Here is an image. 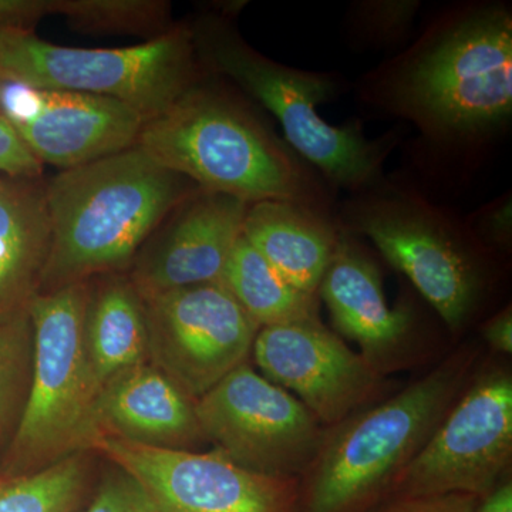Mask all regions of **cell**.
<instances>
[{
  "label": "cell",
  "instance_id": "7",
  "mask_svg": "<svg viewBox=\"0 0 512 512\" xmlns=\"http://www.w3.org/2000/svg\"><path fill=\"white\" fill-rule=\"evenodd\" d=\"M463 370L447 365L342 426L322 441L308 512H345L400 474L446 416Z\"/></svg>",
  "mask_w": 512,
  "mask_h": 512
},
{
  "label": "cell",
  "instance_id": "1",
  "mask_svg": "<svg viewBox=\"0 0 512 512\" xmlns=\"http://www.w3.org/2000/svg\"><path fill=\"white\" fill-rule=\"evenodd\" d=\"M360 97L413 121L437 144L484 141L512 117V15L501 3L454 6L409 49L367 74Z\"/></svg>",
  "mask_w": 512,
  "mask_h": 512
},
{
  "label": "cell",
  "instance_id": "20",
  "mask_svg": "<svg viewBox=\"0 0 512 512\" xmlns=\"http://www.w3.org/2000/svg\"><path fill=\"white\" fill-rule=\"evenodd\" d=\"M148 342L146 309L136 289L116 282L89 299L87 355L100 390L114 377L140 366Z\"/></svg>",
  "mask_w": 512,
  "mask_h": 512
},
{
  "label": "cell",
  "instance_id": "5",
  "mask_svg": "<svg viewBox=\"0 0 512 512\" xmlns=\"http://www.w3.org/2000/svg\"><path fill=\"white\" fill-rule=\"evenodd\" d=\"M335 218L349 234L369 238L448 328H463L476 312L484 291L483 244L467 221L386 178L353 194Z\"/></svg>",
  "mask_w": 512,
  "mask_h": 512
},
{
  "label": "cell",
  "instance_id": "24",
  "mask_svg": "<svg viewBox=\"0 0 512 512\" xmlns=\"http://www.w3.org/2000/svg\"><path fill=\"white\" fill-rule=\"evenodd\" d=\"M419 8L414 0L356 2L348 15L350 35L369 46H399L409 36Z\"/></svg>",
  "mask_w": 512,
  "mask_h": 512
},
{
  "label": "cell",
  "instance_id": "19",
  "mask_svg": "<svg viewBox=\"0 0 512 512\" xmlns=\"http://www.w3.org/2000/svg\"><path fill=\"white\" fill-rule=\"evenodd\" d=\"M45 187L28 178H0V316L36 295L50 251Z\"/></svg>",
  "mask_w": 512,
  "mask_h": 512
},
{
  "label": "cell",
  "instance_id": "13",
  "mask_svg": "<svg viewBox=\"0 0 512 512\" xmlns=\"http://www.w3.org/2000/svg\"><path fill=\"white\" fill-rule=\"evenodd\" d=\"M0 114L42 164L70 170L137 144L143 117L119 100L0 77Z\"/></svg>",
  "mask_w": 512,
  "mask_h": 512
},
{
  "label": "cell",
  "instance_id": "25",
  "mask_svg": "<svg viewBox=\"0 0 512 512\" xmlns=\"http://www.w3.org/2000/svg\"><path fill=\"white\" fill-rule=\"evenodd\" d=\"M83 512H160L146 490L128 474L106 481L92 504Z\"/></svg>",
  "mask_w": 512,
  "mask_h": 512
},
{
  "label": "cell",
  "instance_id": "30",
  "mask_svg": "<svg viewBox=\"0 0 512 512\" xmlns=\"http://www.w3.org/2000/svg\"><path fill=\"white\" fill-rule=\"evenodd\" d=\"M485 343L501 355L512 353V312L511 306L497 313L483 326Z\"/></svg>",
  "mask_w": 512,
  "mask_h": 512
},
{
  "label": "cell",
  "instance_id": "9",
  "mask_svg": "<svg viewBox=\"0 0 512 512\" xmlns=\"http://www.w3.org/2000/svg\"><path fill=\"white\" fill-rule=\"evenodd\" d=\"M194 410L201 433L224 456L264 476L291 478L322 446L319 420L245 362L202 394Z\"/></svg>",
  "mask_w": 512,
  "mask_h": 512
},
{
  "label": "cell",
  "instance_id": "27",
  "mask_svg": "<svg viewBox=\"0 0 512 512\" xmlns=\"http://www.w3.org/2000/svg\"><path fill=\"white\" fill-rule=\"evenodd\" d=\"M42 171L43 164L30 153L15 128L0 114V173L8 178L37 180Z\"/></svg>",
  "mask_w": 512,
  "mask_h": 512
},
{
  "label": "cell",
  "instance_id": "18",
  "mask_svg": "<svg viewBox=\"0 0 512 512\" xmlns=\"http://www.w3.org/2000/svg\"><path fill=\"white\" fill-rule=\"evenodd\" d=\"M94 426H109L120 439L168 447L201 433L194 406L170 377L137 366L114 377L101 390Z\"/></svg>",
  "mask_w": 512,
  "mask_h": 512
},
{
  "label": "cell",
  "instance_id": "2",
  "mask_svg": "<svg viewBox=\"0 0 512 512\" xmlns=\"http://www.w3.org/2000/svg\"><path fill=\"white\" fill-rule=\"evenodd\" d=\"M136 146L202 190L255 204L286 201L332 214L325 181L251 110L195 84L156 119Z\"/></svg>",
  "mask_w": 512,
  "mask_h": 512
},
{
  "label": "cell",
  "instance_id": "14",
  "mask_svg": "<svg viewBox=\"0 0 512 512\" xmlns=\"http://www.w3.org/2000/svg\"><path fill=\"white\" fill-rule=\"evenodd\" d=\"M252 349L262 376L298 394L299 402L323 423L348 420L380 384V370L318 318L261 328Z\"/></svg>",
  "mask_w": 512,
  "mask_h": 512
},
{
  "label": "cell",
  "instance_id": "29",
  "mask_svg": "<svg viewBox=\"0 0 512 512\" xmlns=\"http://www.w3.org/2000/svg\"><path fill=\"white\" fill-rule=\"evenodd\" d=\"M478 498L468 494L409 497L384 512H477Z\"/></svg>",
  "mask_w": 512,
  "mask_h": 512
},
{
  "label": "cell",
  "instance_id": "6",
  "mask_svg": "<svg viewBox=\"0 0 512 512\" xmlns=\"http://www.w3.org/2000/svg\"><path fill=\"white\" fill-rule=\"evenodd\" d=\"M190 29H170L116 49L57 46L30 30L0 29V77L35 87L119 100L156 119L197 84Z\"/></svg>",
  "mask_w": 512,
  "mask_h": 512
},
{
  "label": "cell",
  "instance_id": "28",
  "mask_svg": "<svg viewBox=\"0 0 512 512\" xmlns=\"http://www.w3.org/2000/svg\"><path fill=\"white\" fill-rule=\"evenodd\" d=\"M468 227L478 239L495 245V247L507 248L511 245L512 238V201L511 195L497 198V200L485 205L483 210L471 215L467 220Z\"/></svg>",
  "mask_w": 512,
  "mask_h": 512
},
{
  "label": "cell",
  "instance_id": "23",
  "mask_svg": "<svg viewBox=\"0 0 512 512\" xmlns=\"http://www.w3.org/2000/svg\"><path fill=\"white\" fill-rule=\"evenodd\" d=\"M43 9L45 15L62 13L83 29L144 33L163 23L168 8L143 0H43Z\"/></svg>",
  "mask_w": 512,
  "mask_h": 512
},
{
  "label": "cell",
  "instance_id": "11",
  "mask_svg": "<svg viewBox=\"0 0 512 512\" xmlns=\"http://www.w3.org/2000/svg\"><path fill=\"white\" fill-rule=\"evenodd\" d=\"M99 440L160 512H291V478L254 473L222 453H190L116 436Z\"/></svg>",
  "mask_w": 512,
  "mask_h": 512
},
{
  "label": "cell",
  "instance_id": "15",
  "mask_svg": "<svg viewBox=\"0 0 512 512\" xmlns=\"http://www.w3.org/2000/svg\"><path fill=\"white\" fill-rule=\"evenodd\" d=\"M248 207L247 202L202 188L188 195L138 266L137 291L147 298L188 286L221 284Z\"/></svg>",
  "mask_w": 512,
  "mask_h": 512
},
{
  "label": "cell",
  "instance_id": "12",
  "mask_svg": "<svg viewBox=\"0 0 512 512\" xmlns=\"http://www.w3.org/2000/svg\"><path fill=\"white\" fill-rule=\"evenodd\" d=\"M148 339L165 367L194 396H202L244 363L258 326L222 284L147 296Z\"/></svg>",
  "mask_w": 512,
  "mask_h": 512
},
{
  "label": "cell",
  "instance_id": "17",
  "mask_svg": "<svg viewBox=\"0 0 512 512\" xmlns=\"http://www.w3.org/2000/svg\"><path fill=\"white\" fill-rule=\"evenodd\" d=\"M242 235L286 282L318 295L338 245L339 225L328 212L286 201L249 204Z\"/></svg>",
  "mask_w": 512,
  "mask_h": 512
},
{
  "label": "cell",
  "instance_id": "21",
  "mask_svg": "<svg viewBox=\"0 0 512 512\" xmlns=\"http://www.w3.org/2000/svg\"><path fill=\"white\" fill-rule=\"evenodd\" d=\"M221 284L258 328L318 318L316 295L286 282L244 235L229 256Z\"/></svg>",
  "mask_w": 512,
  "mask_h": 512
},
{
  "label": "cell",
  "instance_id": "26",
  "mask_svg": "<svg viewBox=\"0 0 512 512\" xmlns=\"http://www.w3.org/2000/svg\"><path fill=\"white\" fill-rule=\"evenodd\" d=\"M25 348V322H13L0 325V426L5 419L6 410L16 377H18L20 360Z\"/></svg>",
  "mask_w": 512,
  "mask_h": 512
},
{
  "label": "cell",
  "instance_id": "31",
  "mask_svg": "<svg viewBox=\"0 0 512 512\" xmlns=\"http://www.w3.org/2000/svg\"><path fill=\"white\" fill-rule=\"evenodd\" d=\"M477 512H512V485L503 483L497 485L491 493L478 504Z\"/></svg>",
  "mask_w": 512,
  "mask_h": 512
},
{
  "label": "cell",
  "instance_id": "4",
  "mask_svg": "<svg viewBox=\"0 0 512 512\" xmlns=\"http://www.w3.org/2000/svg\"><path fill=\"white\" fill-rule=\"evenodd\" d=\"M195 52L281 124L286 144L332 187L359 194L383 183L392 140H367L360 123L332 126L318 113L338 96L333 74L293 69L256 52L231 23L202 18L191 30Z\"/></svg>",
  "mask_w": 512,
  "mask_h": 512
},
{
  "label": "cell",
  "instance_id": "16",
  "mask_svg": "<svg viewBox=\"0 0 512 512\" xmlns=\"http://www.w3.org/2000/svg\"><path fill=\"white\" fill-rule=\"evenodd\" d=\"M318 293L328 305L333 325L362 350L377 370L402 348L413 328L407 306L390 308L379 266L355 235L339 227L338 245Z\"/></svg>",
  "mask_w": 512,
  "mask_h": 512
},
{
  "label": "cell",
  "instance_id": "22",
  "mask_svg": "<svg viewBox=\"0 0 512 512\" xmlns=\"http://www.w3.org/2000/svg\"><path fill=\"white\" fill-rule=\"evenodd\" d=\"M83 480L82 463L67 458L32 476L0 485V512H70Z\"/></svg>",
  "mask_w": 512,
  "mask_h": 512
},
{
  "label": "cell",
  "instance_id": "3",
  "mask_svg": "<svg viewBox=\"0 0 512 512\" xmlns=\"http://www.w3.org/2000/svg\"><path fill=\"white\" fill-rule=\"evenodd\" d=\"M198 188L138 146L62 171L45 187L52 239L43 281L60 288L126 264Z\"/></svg>",
  "mask_w": 512,
  "mask_h": 512
},
{
  "label": "cell",
  "instance_id": "10",
  "mask_svg": "<svg viewBox=\"0 0 512 512\" xmlns=\"http://www.w3.org/2000/svg\"><path fill=\"white\" fill-rule=\"evenodd\" d=\"M512 456V379L478 377L446 413L400 473L407 497L468 494L484 498L498 485Z\"/></svg>",
  "mask_w": 512,
  "mask_h": 512
},
{
  "label": "cell",
  "instance_id": "8",
  "mask_svg": "<svg viewBox=\"0 0 512 512\" xmlns=\"http://www.w3.org/2000/svg\"><path fill=\"white\" fill-rule=\"evenodd\" d=\"M89 299L80 282L30 299L35 357L29 399L16 434L22 453L40 456L76 441L96 440L94 412L101 390L87 355Z\"/></svg>",
  "mask_w": 512,
  "mask_h": 512
}]
</instances>
